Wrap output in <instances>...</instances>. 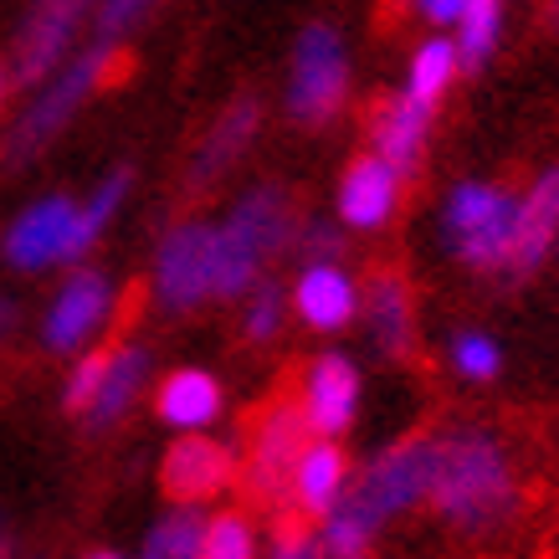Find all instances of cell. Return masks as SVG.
Instances as JSON below:
<instances>
[{
	"label": "cell",
	"instance_id": "1",
	"mask_svg": "<svg viewBox=\"0 0 559 559\" xmlns=\"http://www.w3.org/2000/svg\"><path fill=\"white\" fill-rule=\"evenodd\" d=\"M426 498L437 503L447 524L467 534H488L519 509V477H513L509 447L483 426L431 437V483Z\"/></svg>",
	"mask_w": 559,
	"mask_h": 559
},
{
	"label": "cell",
	"instance_id": "2",
	"mask_svg": "<svg viewBox=\"0 0 559 559\" xmlns=\"http://www.w3.org/2000/svg\"><path fill=\"white\" fill-rule=\"evenodd\" d=\"M426 483H431V437H411L401 447L380 452L355 477V492H344L340 503L323 513L319 559H365L370 539L395 513L421 503Z\"/></svg>",
	"mask_w": 559,
	"mask_h": 559
},
{
	"label": "cell",
	"instance_id": "3",
	"mask_svg": "<svg viewBox=\"0 0 559 559\" xmlns=\"http://www.w3.org/2000/svg\"><path fill=\"white\" fill-rule=\"evenodd\" d=\"M293 237V201L283 186L247 190L231 216L211 226V298H241L252 293L272 252H283Z\"/></svg>",
	"mask_w": 559,
	"mask_h": 559
},
{
	"label": "cell",
	"instance_id": "4",
	"mask_svg": "<svg viewBox=\"0 0 559 559\" xmlns=\"http://www.w3.org/2000/svg\"><path fill=\"white\" fill-rule=\"evenodd\" d=\"M119 41H93V47L78 57V62H68V68L57 72L41 93H36V103L21 114L16 123H11V134H5V144H0V159L5 165H26L32 154H41L51 144V139L62 134V123L83 108L93 93H98L114 72H119Z\"/></svg>",
	"mask_w": 559,
	"mask_h": 559
},
{
	"label": "cell",
	"instance_id": "5",
	"mask_svg": "<svg viewBox=\"0 0 559 559\" xmlns=\"http://www.w3.org/2000/svg\"><path fill=\"white\" fill-rule=\"evenodd\" d=\"M513 221H519V195L503 186L467 180L447 195L441 231L457 262L473 272H509L513 262Z\"/></svg>",
	"mask_w": 559,
	"mask_h": 559
},
{
	"label": "cell",
	"instance_id": "6",
	"mask_svg": "<svg viewBox=\"0 0 559 559\" xmlns=\"http://www.w3.org/2000/svg\"><path fill=\"white\" fill-rule=\"evenodd\" d=\"M313 441V431H308V416L298 401H272L267 411H262V421H257L252 431V457H247V492H252V503H262V509H272V503H283L293 492V467H298V457H304V447Z\"/></svg>",
	"mask_w": 559,
	"mask_h": 559
},
{
	"label": "cell",
	"instance_id": "7",
	"mask_svg": "<svg viewBox=\"0 0 559 559\" xmlns=\"http://www.w3.org/2000/svg\"><path fill=\"white\" fill-rule=\"evenodd\" d=\"M344 93H349V62H344V41L334 26H308L293 51V78H288V114L298 123H323L340 114Z\"/></svg>",
	"mask_w": 559,
	"mask_h": 559
},
{
	"label": "cell",
	"instance_id": "8",
	"mask_svg": "<svg viewBox=\"0 0 559 559\" xmlns=\"http://www.w3.org/2000/svg\"><path fill=\"white\" fill-rule=\"evenodd\" d=\"M78 211L83 205L68 201V195H47L32 211H21L16 226L5 231V262L21 272H47L57 262H78L87 252Z\"/></svg>",
	"mask_w": 559,
	"mask_h": 559
},
{
	"label": "cell",
	"instance_id": "9",
	"mask_svg": "<svg viewBox=\"0 0 559 559\" xmlns=\"http://www.w3.org/2000/svg\"><path fill=\"white\" fill-rule=\"evenodd\" d=\"M154 298L170 313H190L211 298V226L205 221H180L170 237L159 241Z\"/></svg>",
	"mask_w": 559,
	"mask_h": 559
},
{
	"label": "cell",
	"instance_id": "10",
	"mask_svg": "<svg viewBox=\"0 0 559 559\" xmlns=\"http://www.w3.org/2000/svg\"><path fill=\"white\" fill-rule=\"evenodd\" d=\"M93 0H36L16 32V51H11V78L16 83H47L62 51L78 36V21L87 16Z\"/></svg>",
	"mask_w": 559,
	"mask_h": 559
},
{
	"label": "cell",
	"instance_id": "11",
	"mask_svg": "<svg viewBox=\"0 0 559 559\" xmlns=\"http://www.w3.org/2000/svg\"><path fill=\"white\" fill-rule=\"evenodd\" d=\"M108 313H114V283L103 272H78V277H68V288L57 293V304L47 308L41 344L51 355H72L98 334Z\"/></svg>",
	"mask_w": 559,
	"mask_h": 559
},
{
	"label": "cell",
	"instance_id": "12",
	"mask_svg": "<svg viewBox=\"0 0 559 559\" xmlns=\"http://www.w3.org/2000/svg\"><path fill=\"white\" fill-rule=\"evenodd\" d=\"M231 477H237V452L211 437H195V431H186V437L165 452V462H159V483H165V492L180 498V503L216 498V492L231 488Z\"/></svg>",
	"mask_w": 559,
	"mask_h": 559
},
{
	"label": "cell",
	"instance_id": "13",
	"mask_svg": "<svg viewBox=\"0 0 559 559\" xmlns=\"http://www.w3.org/2000/svg\"><path fill=\"white\" fill-rule=\"evenodd\" d=\"M304 416L313 437H340L359 411V370L344 355H323L304 374Z\"/></svg>",
	"mask_w": 559,
	"mask_h": 559
},
{
	"label": "cell",
	"instance_id": "14",
	"mask_svg": "<svg viewBox=\"0 0 559 559\" xmlns=\"http://www.w3.org/2000/svg\"><path fill=\"white\" fill-rule=\"evenodd\" d=\"M395 201H401V170L380 159V154H365L355 159L340 180V221L355 226V231H380L390 216H395Z\"/></svg>",
	"mask_w": 559,
	"mask_h": 559
},
{
	"label": "cell",
	"instance_id": "15",
	"mask_svg": "<svg viewBox=\"0 0 559 559\" xmlns=\"http://www.w3.org/2000/svg\"><path fill=\"white\" fill-rule=\"evenodd\" d=\"M293 308H298V319H304L308 329L334 334V329H344V323L359 313V288H355V277H349L340 262L319 257V262H308L304 277H298V288H293Z\"/></svg>",
	"mask_w": 559,
	"mask_h": 559
},
{
	"label": "cell",
	"instance_id": "16",
	"mask_svg": "<svg viewBox=\"0 0 559 559\" xmlns=\"http://www.w3.org/2000/svg\"><path fill=\"white\" fill-rule=\"evenodd\" d=\"M559 241V165L544 170L528 195H519V221H513V262L509 272H534Z\"/></svg>",
	"mask_w": 559,
	"mask_h": 559
},
{
	"label": "cell",
	"instance_id": "17",
	"mask_svg": "<svg viewBox=\"0 0 559 559\" xmlns=\"http://www.w3.org/2000/svg\"><path fill=\"white\" fill-rule=\"evenodd\" d=\"M426 129H431V103H416L411 93L406 98L380 103L374 119H370L374 154L390 159L401 175H411L416 170V159H421V150H426Z\"/></svg>",
	"mask_w": 559,
	"mask_h": 559
},
{
	"label": "cell",
	"instance_id": "18",
	"mask_svg": "<svg viewBox=\"0 0 559 559\" xmlns=\"http://www.w3.org/2000/svg\"><path fill=\"white\" fill-rule=\"evenodd\" d=\"M344 483H349V467H344V452L334 447V437L308 441L298 467H293V503L308 519H323L344 498Z\"/></svg>",
	"mask_w": 559,
	"mask_h": 559
},
{
	"label": "cell",
	"instance_id": "19",
	"mask_svg": "<svg viewBox=\"0 0 559 559\" xmlns=\"http://www.w3.org/2000/svg\"><path fill=\"white\" fill-rule=\"evenodd\" d=\"M257 123H262V108H257V98H237L226 114H221L216 123H211V134L201 139V150H195V165H190V186L201 190L211 186L231 159H241V150L252 144Z\"/></svg>",
	"mask_w": 559,
	"mask_h": 559
},
{
	"label": "cell",
	"instance_id": "20",
	"mask_svg": "<svg viewBox=\"0 0 559 559\" xmlns=\"http://www.w3.org/2000/svg\"><path fill=\"white\" fill-rule=\"evenodd\" d=\"M359 313L370 323V340L380 355H411V293L395 272H374L370 293H359Z\"/></svg>",
	"mask_w": 559,
	"mask_h": 559
},
{
	"label": "cell",
	"instance_id": "21",
	"mask_svg": "<svg viewBox=\"0 0 559 559\" xmlns=\"http://www.w3.org/2000/svg\"><path fill=\"white\" fill-rule=\"evenodd\" d=\"M144 374H150V355L139 349V344H119V349H108V365H103V385L93 395V406L83 411L87 426L103 431V426H114L123 411L134 406V395L144 390Z\"/></svg>",
	"mask_w": 559,
	"mask_h": 559
},
{
	"label": "cell",
	"instance_id": "22",
	"mask_svg": "<svg viewBox=\"0 0 559 559\" xmlns=\"http://www.w3.org/2000/svg\"><path fill=\"white\" fill-rule=\"evenodd\" d=\"M154 406H159V421H170L175 431H201L221 416V385L205 370H175L159 385Z\"/></svg>",
	"mask_w": 559,
	"mask_h": 559
},
{
	"label": "cell",
	"instance_id": "23",
	"mask_svg": "<svg viewBox=\"0 0 559 559\" xmlns=\"http://www.w3.org/2000/svg\"><path fill=\"white\" fill-rule=\"evenodd\" d=\"M462 36H457V62L462 68H483L488 62L492 41H498V26H503V0H467L457 16Z\"/></svg>",
	"mask_w": 559,
	"mask_h": 559
},
{
	"label": "cell",
	"instance_id": "24",
	"mask_svg": "<svg viewBox=\"0 0 559 559\" xmlns=\"http://www.w3.org/2000/svg\"><path fill=\"white\" fill-rule=\"evenodd\" d=\"M457 41H426L421 51H416V62H411V83H406V93L416 103H437L441 93H447V83L457 78Z\"/></svg>",
	"mask_w": 559,
	"mask_h": 559
},
{
	"label": "cell",
	"instance_id": "25",
	"mask_svg": "<svg viewBox=\"0 0 559 559\" xmlns=\"http://www.w3.org/2000/svg\"><path fill=\"white\" fill-rule=\"evenodd\" d=\"M201 528L205 519L190 509L165 513L144 539V559H201Z\"/></svg>",
	"mask_w": 559,
	"mask_h": 559
},
{
	"label": "cell",
	"instance_id": "26",
	"mask_svg": "<svg viewBox=\"0 0 559 559\" xmlns=\"http://www.w3.org/2000/svg\"><path fill=\"white\" fill-rule=\"evenodd\" d=\"M201 559H257V528L241 513H216L201 528Z\"/></svg>",
	"mask_w": 559,
	"mask_h": 559
},
{
	"label": "cell",
	"instance_id": "27",
	"mask_svg": "<svg viewBox=\"0 0 559 559\" xmlns=\"http://www.w3.org/2000/svg\"><path fill=\"white\" fill-rule=\"evenodd\" d=\"M123 195H129V170H114L98 190H93V195H87V205L78 211V226H83V241H87V247L103 237V226L114 221V211H119Z\"/></svg>",
	"mask_w": 559,
	"mask_h": 559
},
{
	"label": "cell",
	"instance_id": "28",
	"mask_svg": "<svg viewBox=\"0 0 559 559\" xmlns=\"http://www.w3.org/2000/svg\"><path fill=\"white\" fill-rule=\"evenodd\" d=\"M283 308H288V298H283V288H277V283H252V298H247V319H241L247 340H252V344H267L272 334L283 329Z\"/></svg>",
	"mask_w": 559,
	"mask_h": 559
},
{
	"label": "cell",
	"instance_id": "29",
	"mask_svg": "<svg viewBox=\"0 0 559 559\" xmlns=\"http://www.w3.org/2000/svg\"><path fill=\"white\" fill-rule=\"evenodd\" d=\"M452 365H457V374H467V380H492L498 365H503V355H498V344H492L488 334L467 329V334L452 340Z\"/></svg>",
	"mask_w": 559,
	"mask_h": 559
},
{
	"label": "cell",
	"instance_id": "30",
	"mask_svg": "<svg viewBox=\"0 0 559 559\" xmlns=\"http://www.w3.org/2000/svg\"><path fill=\"white\" fill-rule=\"evenodd\" d=\"M159 0H103L98 5V41H119L139 26V21L154 16Z\"/></svg>",
	"mask_w": 559,
	"mask_h": 559
},
{
	"label": "cell",
	"instance_id": "31",
	"mask_svg": "<svg viewBox=\"0 0 559 559\" xmlns=\"http://www.w3.org/2000/svg\"><path fill=\"white\" fill-rule=\"evenodd\" d=\"M103 365H108V355H87L78 370L68 374V390H62V406L68 411H78L83 416L87 406H93V395H98V385H103Z\"/></svg>",
	"mask_w": 559,
	"mask_h": 559
},
{
	"label": "cell",
	"instance_id": "32",
	"mask_svg": "<svg viewBox=\"0 0 559 559\" xmlns=\"http://www.w3.org/2000/svg\"><path fill=\"white\" fill-rule=\"evenodd\" d=\"M272 559H319V544L308 539L304 528H283V539H277Z\"/></svg>",
	"mask_w": 559,
	"mask_h": 559
},
{
	"label": "cell",
	"instance_id": "33",
	"mask_svg": "<svg viewBox=\"0 0 559 559\" xmlns=\"http://www.w3.org/2000/svg\"><path fill=\"white\" fill-rule=\"evenodd\" d=\"M416 5H421L426 21H437V26H457V16H462V5H467V0H416Z\"/></svg>",
	"mask_w": 559,
	"mask_h": 559
},
{
	"label": "cell",
	"instance_id": "34",
	"mask_svg": "<svg viewBox=\"0 0 559 559\" xmlns=\"http://www.w3.org/2000/svg\"><path fill=\"white\" fill-rule=\"evenodd\" d=\"M539 16L544 26H559V0H539Z\"/></svg>",
	"mask_w": 559,
	"mask_h": 559
},
{
	"label": "cell",
	"instance_id": "35",
	"mask_svg": "<svg viewBox=\"0 0 559 559\" xmlns=\"http://www.w3.org/2000/svg\"><path fill=\"white\" fill-rule=\"evenodd\" d=\"M11 329V304H0V334Z\"/></svg>",
	"mask_w": 559,
	"mask_h": 559
},
{
	"label": "cell",
	"instance_id": "36",
	"mask_svg": "<svg viewBox=\"0 0 559 559\" xmlns=\"http://www.w3.org/2000/svg\"><path fill=\"white\" fill-rule=\"evenodd\" d=\"M87 559H123V555H108V549H98V555H87Z\"/></svg>",
	"mask_w": 559,
	"mask_h": 559
},
{
	"label": "cell",
	"instance_id": "37",
	"mask_svg": "<svg viewBox=\"0 0 559 559\" xmlns=\"http://www.w3.org/2000/svg\"><path fill=\"white\" fill-rule=\"evenodd\" d=\"M0 103H5V68H0Z\"/></svg>",
	"mask_w": 559,
	"mask_h": 559
}]
</instances>
